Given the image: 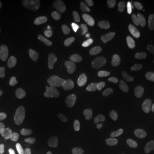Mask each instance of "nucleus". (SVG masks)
<instances>
[{
  "mask_svg": "<svg viewBox=\"0 0 154 154\" xmlns=\"http://www.w3.org/2000/svg\"><path fill=\"white\" fill-rule=\"evenodd\" d=\"M45 7L52 17L65 22H74L80 13L81 2L79 0H48L45 1Z\"/></svg>",
  "mask_w": 154,
  "mask_h": 154,
  "instance_id": "1",
  "label": "nucleus"
},
{
  "mask_svg": "<svg viewBox=\"0 0 154 154\" xmlns=\"http://www.w3.org/2000/svg\"><path fill=\"white\" fill-rule=\"evenodd\" d=\"M106 13L114 21L126 26L132 20V14L124 1L113 0L106 6Z\"/></svg>",
  "mask_w": 154,
  "mask_h": 154,
  "instance_id": "2",
  "label": "nucleus"
},
{
  "mask_svg": "<svg viewBox=\"0 0 154 154\" xmlns=\"http://www.w3.org/2000/svg\"><path fill=\"white\" fill-rule=\"evenodd\" d=\"M17 100L11 90H4L0 94V117L5 122H11L17 113Z\"/></svg>",
  "mask_w": 154,
  "mask_h": 154,
  "instance_id": "3",
  "label": "nucleus"
},
{
  "mask_svg": "<svg viewBox=\"0 0 154 154\" xmlns=\"http://www.w3.org/2000/svg\"><path fill=\"white\" fill-rule=\"evenodd\" d=\"M129 131L134 138L135 146L140 148H144L151 141L152 128L148 124L144 122H131L129 124Z\"/></svg>",
  "mask_w": 154,
  "mask_h": 154,
  "instance_id": "4",
  "label": "nucleus"
},
{
  "mask_svg": "<svg viewBox=\"0 0 154 154\" xmlns=\"http://www.w3.org/2000/svg\"><path fill=\"white\" fill-rule=\"evenodd\" d=\"M114 121V114L106 106H100L97 110L96 134L98 137L104 139L107 135V130Z\"/></svg>",
  "mask_w": 154,
  "mask_h": 154,
  "instance_id": "5",
  "label": "nucleus"
},
{
  "mask_svg": "<svg viewBox=\"0 0 154 154\" xmlns=\"http://www.w3.org/2000/svg\"><path fill=\"white\" fill-rule=\"evenodd\" d=\"M95 35L90 32L77 33L72 36L68 42V46L71 50H80L94 44Z\"/></svg>",
  "mask_w": 154,
  "mask_h": 154,
  "instance_id": "6",
  "label": "nucleus"
},
{
  "mask_svg": "<svg viewBox=\"0 0 154 154\" xmlns=\"http://www.w3.org/2000/svg\"><path fill=\"white\" fill-rule=\"evenodd\" d=\"M33 125V118L28 112H22L18 116L16 123L15 130L18 135L24 136L32 130Z\"/></svg>",
  "mask_w": 154,
  "mask_h": 154,
  "instance_id": "7",
  "label": "nucleus"
},
{
  "mask_svg": "<svg viewBox=\"0 0 154 154\" xmlns=\"http://www.w3.org/2000/svg\"><path fill=\"white\" fill-rule=\"evenodd\" d=\"M57 108L60 112L61 116L64 118L66 122H73L77 116V108L75 105L70 101L63 99V98H59L57 99Z\"/></svg>",
  "mask_w": 154,
  "mask_h": 154,
  "instance_id": "8",
  "label": "nucleus"
},
{
  "mask_svg": "<svg viewBox=\"0 0 154 154\" xmlns=\"http://www.w3.org/2000/svg\"><path fill=\"white\" fill-rule=\"evenodd\" d=\"M75 75H76L77 79L79 81H81L82 82L86 84L87 86H88L90 88H92L94 91L102 92V91L105 90V86H104L103 83H101L98 80L90 76L88 73H86L82 69H77Z\"/></svg>",
  "mask_w": 154,
  "mask_h": 154,
  "instance_id": "9",
  "label": "nucleus"
},
{
  "mask_svg": "<svg viewBox=\"0 0 154 154\" xmlns=\"http://www.w3.org/2000/svg\"><path fill=\"white\" fill-rule=\"evenodd\" d=\"M151 77L147 74H141L137 76L132 78L128 82V90L131 93H138L140 92L144 86L150 81Z\"/></svg>",
  "mask_w": 154,
  "mask_h": 154,
  "instance_id": "10",
  "label": "nucleus"
},
{
  "mask_svg": "<svg viewBox=\"0 0 154 154\" xmlns=\"http://www.w3.org/2000/svg\"><path fill=\"white\" fill-rule=\"evenodd\" d=\"M103 32L110 40H118L122 36L121 28L113 22H107L103 26Z\"/></svg>",
  "mask_w": 154,
  "mask_h": 154,
  "instance_id": "11",
  "label": "nucleus"
},
{
  "mask_svg": "<svg viewBox=\"0 0 154 154\" xmlns=\"http://www.w3.org/2000/svg\"><path fill=\"white\" fill-rule=\"evenodd\" d=\"M123 57H124L127 67L129 69H135L140 64V59L139 56L132 50H125L123 52Z\"/></svg>",
  "mask_w": 154,
  "mask_h": 154,
  "instance_id": "12",
  "label": "nucleus"
},
{
  "mask_svg": "<svg viewBox=\"0 0 154 154\" xmlns=\"http://www.w3.org/2000/svg\"><path fill=\"white\" fill-rule=\"evenodd\" d=\"M88 69L95 75H99L105 71V65L102 59H94L88 63Z\"/></svg>",
  "mask_w": 154,
  "mask_h": 154,
  "instance_id": "13",
  "label": "nucleus"
},
{
  "mask_svg": "<svg viewBox=\"0 0 154 154\" xmlns=\"http://www.w3.org/2000/svg\"><path fill=\"white\" fill-rule=\"evenodd\" d=\"M139 117L141 118V121L148 125H154V108L150 107L140 112Z\"/></svg>",
  "mask_w": 154,
  "mask_h": 154,
  "instance_id": "14",
  "label": "nucleus"
},
{
  "mask_svg": "<svg viewBox=\"0 0 154 154\" xmlns=\"http://www.w3.org/2000/svg\"><path fill=\"white\" fill-rule=\"evenodd\" d=\"M11 138L6 134H0V154H9L11 152L10 146Z\"/></svg>",
  "mask_w": 154,
  "mask_h": 154,
  "instance_id": "15",
  "label": "nucleus"
},
{
  "mask_svg": "<svg viewBox=\"0 0 154 154\" xmlns=\"http://www.w3.org/2000/svg\"><path fill=\"white\" fill-rule=\"evenodd\" d=\"M143 53L149 64H152L154 62V48L150 45H145L143 47Z\"/></svg>",
  "mask_w": 154,
  "mask_h": 154,
  "instance_id": "16",
  "label": "nucleus"
},
{
  "mask_svg": "<svg viewBox=\"0 0 154 154\" xmlns=\"http://www.w3.org/2000/svg\"><path fill=\"white\" fill-rule=\"evenodd\" d=\"M146 30L147 33L148 40L154 44V24L152 22H146Z\"/></svg>",
  "mask_w": 154,
  "mask_h": 154,
  "instance_id": "17",
  "label": "nucleus"
},
{
  "mask_svg": "<svg viewBox=\"0 0 154 154\" xmlns=\"http://www.w3.org/2000/svg\"><path fill=\"white\" fill-rule=\"evenodd\" d=\"M102 57H103V55L99 51H95V54H94L95 59H102Z\"/></svg>",
  "mask_w": 154,
  "mask_h": 154,
  "instance_id": "18",
  "label": "nucleus"
},
{
  "mask_svg": "<svg viewBox=\"0 0 154 154\" xmlns=\"http://www.w3.org/2000/svg\"><path fill=\"white\" fill-rule=\"evenodd\" d=\"M4 6L2 5V4H0V17L3 16V14H4Z\"/></svg>",
  "mask_w": 154,
  "mask_h": 154,
  "instance_id": "19",
  "label": "nucleus"
},
{
  "mask_svg": "<svg viewBox=\"0 0 154 154\" xmlns=\"http://www.w3.org/2000/svg\"><path fill=\"white\" fill-rule=\"evenodd\" d=\"M101 154H117L115 152L113 151H105V152H103Z\"/></svg>",
  "mask_w": 154,
  "mask_h": 154,
  "instance_id": "20",
  "label": "nucleus"
},
{
  "mask_svg": "<svg viewBox=\"0 0 154 154\" xmlns=\"http://www.w3.org/2000/svg\"><path fill=\"white\" fill-rule=\"evenodd\" d=\"M0 64H1V57H0Z\"/></svg>",
  "mask_w": 154,
  "mask_h": 154,
  "instance_id": "21",
  "label": "nucleus"
},
{
  "mask_svg": "<svg viewBox=\"0 0 154 154\" xmlns=\"http://www.w3.org/2000/svg\"><path fill=\"white\" fill-rule=\"evenodd\" d=\"M25 154H30V153H25Z\"/></svg>",
  "mask_w": 154,
  "mask_h": 154,
  "instance_id": "22",
  "label": "nucleus"
}]
</instances>
